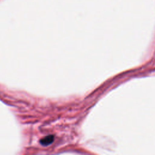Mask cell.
Wrapping results in <instances>:
<instances>
[{"mask_svg":"<svg viewBox=\"0 0 155 155\" xmlns=\"http://www.w3.org/2000/svg\"><path fill=\"white\" fill-rule=\"evenodd\" d=\"M54 140L53 135H48L40 140V143L43 146H48L53 143Z\"/></svg>","mask_w":155,"mask_h":155,"instance_id":"obj_1","label":"cell"}]
</instances>
